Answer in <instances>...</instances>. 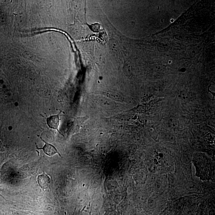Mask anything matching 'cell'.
Here are the masks:
<instances>
[{
  "label": "cell",
  "instance_id": "obj_7",
  "mask_svg": "<svg viewBox=\"0 0 215 215\" xmlns=\"http://www.w3.org/2000/svg\"><path fill=\"white\" fill-rule=\"evenodd\" d=\"M204 120V118L202 116L197 115L193 118V122L195 124H199L203 122Z\"/></svg>",
  "mask_w": 215,
  "mask_h": 215
},
{
  "label": "cell",
  "instance_id": "obj_3",
  "mask_svg": "<svg viewBox=\"0 0 215 215\" xmlns=\"http://www.w3.org/2000/svg\"><path fill=\"white\" fill-rule=\"evenodd\" d=\"M38 182L40 187L44 190L50 186L51 182L50 177L43 172L42 174L38 176Z\"/></svg>",
  "mask_w": 215,
  "mask_h": 215
},
{
  "label": "cell",
  "instance_id": "obj_9",
  "mask_svg": "<svg viewBox=\"0 0 215 215\" xmlns=\"http://www.w3.org/2000/svg\"><path fill=\"white\" fill-rule=\"evenodd\" d=\"M2 191V189H1V188H0V194H1V192Z\"/></svg>",
  "mask_w": 215,
  "mask_h": 215
},
{
  "label": "cell",
  "instance_id": "obj_6",
  "mask_svg": "<svg viewBox=\"0 0 215 215\" xmlns=\"http://www.w3.org/2000/svg\"><path fill=\"white\" fill-rule=\"evenodd\" d=\"M23 56L24 58L30 60H33L35 58L34 54L30 51H24L23 53Z\"/></svg>",
  "mask_w": 215,
  "mask_h": 215
},
{
  "label": "cell",
  "instance_id": "obj_5",
  "mask_svg": "<svg viewBox=\"0 0 215 215\" xmlns=\"http://www.w3.org/2000/svg\"><path fill=\"white\" fill-rule=\"evenodd\" d=\"M180 99L183 102H186L190 101L191 99V97L190 94L187 92H182L180 94Z\"/></svg>",
  "mask_w": 215,
  "mask_h": 215
},
{
  "label": "cell",
  "instance_id": "obj_2",
  "mask_svg": "<svg viewBox=\"0 0 215 215\" xmlns=\"http://www.w3.org/2000/svg\"><path fill=\"white\" fill-rule=\"evenodd\" d=\"M40 138L42 140L43 142H44L45 145L42 147L39 148L36 145V148L38 149H42L43 150V152L45 154H47L49 156H52L56 154H58L60 155V156L61 157V154L59 153L57 149L55 147L54 145L51 144H49L48 143L44 141L43 139L41 137H40Z\"/></svg>",
  "mask_w": 215,
  "mask_h": 215
},
{
  "label": "cell",
  "instance_id": "obj_8",
  "mask_svg": "<svg viewBox=\"0 0 215 215\" xmlns=\"http://www.w3.org/2000/svg\"><path fill=\"white\" fill-rule=\"evenodd\" d=\"M163 136L164 139H165L167 141H171V142H172V141H175V136L174 135H172V134L170 133H166L163 135Z\"/></svg>",
  "mask_w": 215,
  "mask_h": 215
},
{
  "label": "cell",
  "instance_id": "obj_4",
  "mask_svg": "<svg viewBox=\"0 0 215 215\" xmlns=\"http://www.w3.org/2000/svg\"><path fill=\"white\" fill-rule=\"evenodd\" d=\"M167 124L168 128L171 130H176L178 129L179 127V122L175 118H171L168 120Z\"/></svg>",
  "mask_w": 215,
  "mask_h": 215
},
{
  "label": "cell",
  "instance_id": "obj_1",
  "mask_svg": "<svg viewBox=\"0 0 215 215\" xmlns=\"http://www.w3.org/2000/svg\"><path fill=\"white\" fill-rule=\"evenodd\" d=\"M61 113V111L59 114H57V115L51 116L46 118V123H47V126L50 128L57 130L59 133L62 135V134H61L58 129L60 120V116Z\"/></svg>",
  "mask_w": 215,
  "mask_h": 215
}]
</instances>
